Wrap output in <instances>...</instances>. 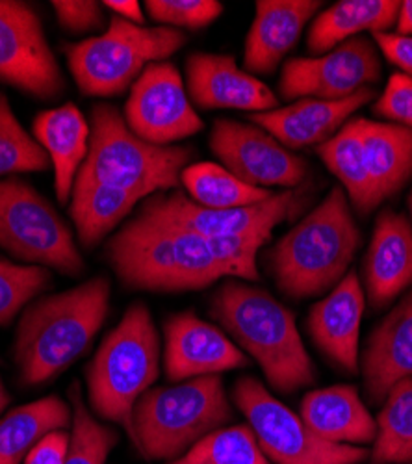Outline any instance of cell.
<instances>
[{"label": "cell", "instance_id": "obj_1", "mask_svg": "<svg viewBox=\"0 0 412 464\" xmlns=\"http://www.w3.org/2000/svg\"><path fill=\"white\" fill-rule=\"evenodd\" d=\"M272 232L205 238L138 210L110 237L104 256L121 285L130 290L196 292L221 279L256 283V255L272 240Z\"/></svg>", "mask_w": 412, "mask_h": 464}, {"label": "cell", "instance_id": "obj_2", "mask_svg": "<svg viewBox=\"0 0 412 464\" xmlns=\"http://www.w3.org/2000/svg\"><path fill=\"white\" fill-rule=\"evenodd\" d=\"M110 279L97 276L65 292L34 299L21 313L14 361L24 386H42L77 362L110 311Z\"/></svg>", "mask_w": 412, "mask_h": 464}, {"label": "cell", "instance_id": "obj_3", "mask_svg": "<svg viewBox=\"0 0 412 464\" xmlns=\"http://www.w3.org/2000/svg\"><path fill=\"white\" fill-rule=\"evenodd\" d=\"M210 316L260 366L275 392L293 394L314 384L316 370L295 318L268 290L223 281L210 299Z\"/></svg>", "mask_w": 412, "mask_h": 464}, {"label": "cell", "instance_id": "obj_4", "mask_svg": "<svg viewBox=\"0 0 412 464\" xmlns=\"http://www.w3.org/2000/svg\"><path fill=\"white\" fill-rule=\"evenodd\" d=\"M360 240L346 191L334 186L270 249V274L277 288L292 299L329 294L350 274Z\"/></svg>", "mask_w": 412, "mask_h": 464}, {"label": "cell", "instance_id": "obj_5", "mask_svg": "<svg viewBox=\"0 0 412 464\" xmlns=\"http://www.w3.org/2000/svg\"><path fill=\"white\" fill-rule=\"evenodd\" d=\"M233 420V405L219 375L149 389L136 403L127 431L149 460H173Z\"/></svg>", "mask_w": 412, "mask_h": 464}, {"label": "cell", "instance_id": "obj_6", "mask_svg": "<svg viewBox=\"0 0 412 464\" xmlns=\"http://www.w3.org/2000/svg\"><path fill=\"white\" fill-rule=\"evenodd\" d=\"M160 375V336L153 314L132 303L111 329L86 368L88 401L101 420L130 428L138 400Z\"/></svg>", "mask_w": 412, "mask_h": 464}, {"label": "cell", "instance_id": "obj_7", "mask_svg": "<svg viewBox=\"0 0 412 464\" xmlns=\"http://www.w3.org/2000/svg\"><path fill=\"white\" fill-rule=\"evenodd\" d=\"M90 127V152L79 177L123 188L141 201L177 189L182 171L194 157L190 147H158L143 141L111 104L93 106Z\"/></svg>", "mask_w": 412, "mask_h": 464}, {"label": "cell", "instance_id": "obj_8", "mask_svg": "<svg viewBox=\"0 0 412 464\" xmlns=\"http://www.w3.org/2000/svg\"><path fill=\"white\" fill-rule=\"evenodd\" d=\"M188 35L168 26H138L111 17L104 34L65 45L72 81L88 97H120L138 81L147 65L178 53Z\"/></svg>", "mask_w": 412, "mask_h": 464}, {"label": "cell", "instance_id": "obj_9", "mask_svg": "<svg viewBox=\"0 0 412 464\" xmlns=\"http://www.w3.org/2000/svg\"><path fill=\"white\" fill-rule=\"evenodd\" d=\"M0 247L28 266H43L67 277L86 264L65 219L23 179H0Z\"/></svg>", "mask_w": 412, "mask_h": 464}, {"label": "cell", "instance_id": "obj_10", "mask_svg": "<svg viewBox=\"0 0 412 464\" xmlns=\"http://www.w3.org/2000/svg\"><path fill=\"white\" fill-rule=\"evenodd\" d=\"M231 400L273 464H359L368 459V450L360 446L320 439L302 416L281 403L256 377H240Z\"/></svg>", "mask_w": 412, "mask_h": 464}, {"label": "cell", "instance_id": "obj_11", "mask_svg": "<svg viewBox=\"0 0 412 464\" xmlns=\"http://www.w3.org/2000/svg\"><path fill=\"white\" fill-rule=\"evenodd\" d=\"M0 82L45 102L67 90L40 15L19 0H0Z\"/></svg>", "mask_w": 412, "mask_h": 464}, {"label": "cell", "instance_id": "obj_12", "mask_svg": "<svg viewBox=\"0 0 412 464\" xmlns=\"http://www.w3.org/2000/svg\"><path fill=\"white\" fill-rule=\"evenodd\" d=\"M123 118L138 138L158 147H171L205 127L180 71L168 60L143 69L130 88Z\"/></svg>", "mask_w": 412, "mask_h": 464}, {"label": "cell", "instance_id": "obj_13", "mask_svg": "<svg viewBox=\"0 0 412 464\" xmlns=\"http://www.w3.org/2000/svg\"><path fill=\"white\" fill-rule=\"evenodd\" d=\"M376 44L357 35L323 56L290 58L283 65L279 93L283 101H342L381 81Z\"/></svg>", "mask_w": 412, "mask_h": 464}, {"label": "cell", "instance_id": "obj_14", "mask_svg": "<svg viewBox=\"0 0 412 464\" xmlns=\"http://www.w3.org/2000/svg\"><path fill=\"white\" fill-rule=\"evenodd\" d=\"M210 149L219 164L254 188H297L309 175V164L253 123L216 120Z\"/></svg>", "mask_w": 412, "mask_h": 464}, {"label": "cell", "instance_id": "obj_15", "mask_svg": "<svg viewBox=\"0 0 412 464\" xmlns=\"http://www.w3.org/2000/svg\"><path fill=\"white\" fill-rule=\"evenodd\" d=\"M302 196L293 189H283L258 205L214 210L194 203L184 191L171 189L155 193L141 201L143 214L175 223L205 238L242 237L258 230H273L279 223L292 216Z\"/></svg>", "mask_w": 412, "mask_h": 464}, {"label": "cell", "instance_id": "obj_16", "mask_svg": "<svg viewBox=\"0 0 412 464\" xmlns=\"http://www.w3.org/2000/svg\"><path fill=\"white\" fill-rule=\"evenodd\" d=\"M247 364V355L225 331L194 311L173 314L164 324V370L171 382L219 375Z\"/></svg>", "mask_w": 412, "mask_h": 464}, {"label": "cell", "instance_id": "obj_17", "mask_svg": "<svg viewBox=\"0 0 412 464\" xmlns=\"http://www.w3.org/2000/svg\"><path fill=\"white\" fill-rule=\"evenodd\" d=\"M186 92L203 110H242L249 113L279 108V97L233 54L194 53L186 58Z\"/></svg>", "mask_w": 412, "mask_h": 464}, {"label": "cell", "instance_id": "obj_18", "mask_svg": "<svg viewBox=\"0 0 412 464\" xmlns=\"http://www.w3.org/2000/svg\"><path fill=\"white\" fill-rule=\"evenodd\" d=\"M373 95L376 92L364 88L342 101L299 99L283 108L249 113V123L270 132L286 149L318 147L339 132Z\"/></svg>", "mask_w": 412, "mask_h": 464}, {"label": "cell", "instance_id": "obj_19", "mask_svg": "<svg viewBox=\"0 0 412 464\" xmlns=\"http://www.w3.org/2000/svg\"><path fill=\"white\" fill-rule=\"evenodd\" d=\"M364 288L350 272L307 316V329L318 350L348 373L359 372V336L364 314Z\"/></svg>", "mask_w": 412, "mask_h": 464}, {"label": "cell", "instance_id": "obj_20", "mask_svg": "<svg viewBox=\"0 0 412 464\" xmlns=\"http://www.w3.org/2000/svg\"><path fill=\"white\" fill-rule=\"evenodd\" d=\"M364 285L378 311L412 286V225L405 214L385 210L376 219L364 256Z\"/></svg>", "mask_w": 412, "mask_h": 464}, {"label": "cell", "instance_id": "obj_21", "mask_svg": "<svg viewBox=\"0 0 412 464\" xmlns=\"http://www.w3.org/2000/svg\"><path fill=\"white\" fill-rule=\"evenodd\" d=\"M321 6L320 0H258L245 40V71L251 74L275 72Z\"/></svg>", "mask_w": 412, "mask_h": 464}, {"label": "cell", "instance_id": "obj_22", "mask_svg": "<svg viewBox=\"0 0 412 464\" xmlns=\"http://www.w3.org/2000/svg\"><path fill=\"white\" fill-rule=\"evenodd\" d=\"M368 398L383 405L399 381L412 377V290L373 329L362 352Z\"/></svg>", "mask_w": 412, "mask_h": 464}, {"label": "cell", "instance_id": "obj_23", "mask_svg": "<svg viewBox=\"0 0 412 464\" xmlns=\"http://www.w3.org/2000/svg\"><path fill=\"white\" fill-rule=\"evenodd\" d=\"M34 138L49 154L54 171V191L60 205H67L90 152L91 127L74 102L35 115Z\"/></svg>", "mask_w": 412, "mask_h": 464}, {"label": "cell", "instance_id": "obj_24", "mask_svg": "<svg viewBox=\"0 0 412 464\" xmlns=\"http://www.w3.org/2000/svg\"><path fill=\"white\" fill-rule=\"evenodd\" d=\"M299 416L323 440L344 446H366L378 437V421L351 384H334L309 392Z\"/></svg>", "mask_w": 412, "mask_h": 464}, {"label": "cell", "instance_id": "obj_25", "mask_svg": "<svg viewBox=\"0 0 412 464\" xmlns=\"http://www.w3.org/2000/svg\"><path fill=\"white\" fill-rule=\"evenodd\" d=\"M401 3L396 0H340L325 8L307 35L312 56H323L362 32H388L396 26Z\"/></svg>", "mask_w": 412, "mask_h": 464}, {"label": "cell", "instance_id": "obj_26", "mask_svg": "<svg viewBox=\"0 0 412 464\" xmlns=\"http://www.w3.org/2000/svg\"><path fill=\"white\" fill-rule=\"evenodd\" d=\"M366 166L379 203L390 199L412 179V130L359 118Z\"/></svg>", "mask_w": 412, "mask_h": 464}, {"label": "cell", "instance_id": "obj_27", "mask_svg": "<svg viewBox=\"0 0 412 464\" xmlns=\"http://www.w3.org/2000/svg\"><path fill=\"white\" fill-rule=\"evenodd\" d=\"M138 203L141 199L123 188L77 177L69 214L81 246L93 249L132 214Z\"/></svg>", "mask_w": 412, "mask_h": 464}, {"label": "cell", "instance_id": "obj_28", "mask_svg": "<svg viewBox=\"0 0 412 464\" xmlns=\"http://www.w3.org/2000/svg\"><path fill=\"white\" fill-rule=\"evenodd\" d=\"M72 409L58 396H45L0 418V464H21L49 433L67 430Z\"/></svg>", "mask_w": 412, "mask_h": 464}, {"label": "cell", "instance_id": "obj_29", "mask_svg": "<svg viewBox=\"0 0 412 464\" xmlns=\"http://www.w3.org/2000/svg\"><path fill=\"white\" fill-rule=\"evenodd\" d=\"M316 152L329 171L342 182L350 203L359 214H371L381 205L366 166L359 118L350 120L331 140L318 145Z\"/></svg>", "mask_w": 412, "mask_h": 464}, {"label": "cell", "instance_id": "obj_30", "mask_svg": "<svg viewBox=\"0 0 412 464\" xmlns=\"http://www.w3.org/2000/svg\"><path fill=\"white\" fill-rule=\"evenodd\" d=\"M180 184L194 203L214 210L258 205L268 201L275 193L272 189L249 186L221 164L214 162L190 164L182 171Z\"/></svg>", "mask_w": 412, "mask_h": 464}, {"label": "cell", "instance_id": "obj_31", "mask_svg": "<svg viewBox=\"0 0 412 464\" xmlns=\"http://www.w3.org/2000/svg\"><path fill=\"white\" fill-rule=\"evenodd\" d=\"M376 421L371 464H412V377L392 386Z\"/></svg>", "mask_w": 412, "mask_h": 464}, {"label": "cell", "instance_id": "obj_32", "mask_svg": "<svg viewBox=\"0 0 412 464\" xmlns=\"http://www.w3.org/2000/svg\"><path fill=\"white\" fill-rule=\"evenodd\" d=\"M166 464H273L247 423L225 425Z\"/></svg>", "mask_w": 412, "mask_h": 464}, {"label": "cell", "instance_id": "obj_33", "mask_svg": "<svg viewBox=\"0 0 412 464\" xmlns=\"http://www.w3.org/2000/svg\"><path fill=\"white\" fill-rule=\"evenodd\" d=\"M45 149L21 125L10 101L0 93V177L17 173H42L51 169Z\"/></svg>", "mask_w": 412, "mask_h": 464}, {"label": "cell", "instance_id": "obj_34", "mask_svg": "<svg viewBox=\"0 0 412 464\" xmlns=\"http://www.w3.org/2000/svg\"><path fill=\"white\" fill-rule=\"evenodd\" d=\"M69 398L72 405V430L65 464H106L110 451L120 440L118 433L101 423L82 401L81 382L74 381L71 384Z\"/></svg>", "mask_w": 412, "mask_h": 464}, {"label": "cell", "instance_id": "obj_35", "mask_svg": "<svg viewBox=\"0 0 412 464\" xmlns=\"http://www.w3.org/2000/svg\"><path fill=\"white\" fill-rule=\"evenodd\" d=\"M51 285L53 274L47 267L17 264L0 256V327L10 325Z\"/></svg>", "mask_w": 412, "mask_h": 464}, {"label": "cell", "instance_id": "obj_36", "mask_svg": "<svg viewBox=\"0 0 412 464\" xmlns=\"http://www.w3.org/2000/svg\"><path fill=\"white\" fill-rule=\"evenodd\" d=\"M145 10L157 26L201 30L223 14V5L217 0H149Z\"/></svg>", "mask_w": 412, "mask_h": 464}, {"label": "cell", "instance_id": "obj_37", "mask_svg": "<svg viewBox=\"0 0 412 464\" xmlns=\"http://www.w3.org/2000/svg\"><path fill=\"white\" fill-rule=\"evenodd\" d=\"M373 113L412 130V79L403 72H394L373 106Z\"/></svg>", "mask_w": 412, "mask_h": 464}, {"label": "cell", "instance_id": "obj_38", "mask_svg": "<svg viewBox=\"0 0 412 464\" xmlns=\"http://www.w3.org/2000/svg\"><path fill=\"white\" fill-rule=\"evenodd\" d=\"M58 24L71 34H88L104 26V6L95 0H54Z\"/></svg>", "mask_w": 412, "mask_h": 464}, {"label": "cell", "instance_id": "obj_39", "mask_svg": "<svg viewBox=\"0 0 412 464\" xmlns=\"http://www.w3.org/2000/svg\"><path fill=\"white\" fill-rule=\"evenodd\" d=\"M373 42H376V45L390 63H394L403 74L412 79V37L390 32H378L373 34Z\"/></svg>", "mask_w": 412, "mask_h": 464}, {"label": "cell", "instance_id": "obj_40", "mask_svg": "<svg viewBox=\"0 0 412 464\" xmlns=\"http://www.w3.org/2000/svg\"><path fill=\"white\" fill-rule=\"evenodd\" d=\"M71 433L65 430L49 433L26 455L24 464H65L69 457Z\"/></svg>", "mask_w": 412, "mask_h": 464}, {"label": "cell", "instance_id": "obj_41", "mask_svg": "<svg viewBox=\"0 0 412 464\" xmlns=\"http://www.w3.org/2000/svg\"><path fill=\"white\" fill-rule=\"evenodd\" d=\"M102 6L114 12V17H120L138 26H145V14L138 0H104Z\"/></svg>", "mask_w": 412, "mask_h": 464}, {"label": "cell", "instance_id": "obj_42", "mask_svg": "<svg viewBox=\"0 0 412 464\" xmlns=\"http://www.w3.org/2000/svg\"><path fill=\"white\" fill-rule=\"evenodd\" d=\"M396 34L412 37V0H405L399 6L398 21H396Z\"/></svg>", "mask_w": 412, "mask_h": 464}, {"label": "cell", "instance_id": "obj_43", "mask_svg": "<svg viewBox=\"0 0 412 464\" xmlns=\"http://www.w3.org/2000/svg\"><path fill=\"white\" fill-rule=\"evenodd\" d=\"M10 392H8V389L5 386V382H3V377H0V414L5 412V409L10 405Z\"/></svg>", "mask_w": 412, "mask_h": 464}, {"label": "cell", "instance_id": "obj_44", "mask_svg": "<svg viewBox=\"0 0 412 464\" xmlns=\"http://www.w3.org/2000/svg\"><path fill=\"white\" fill-rule=\"evenodd\" d=\"M408 212H410V225H412V191H410V196H408Z\"/></svg>", "mask_w": 412, "mask_h": 464}]
</instances>
